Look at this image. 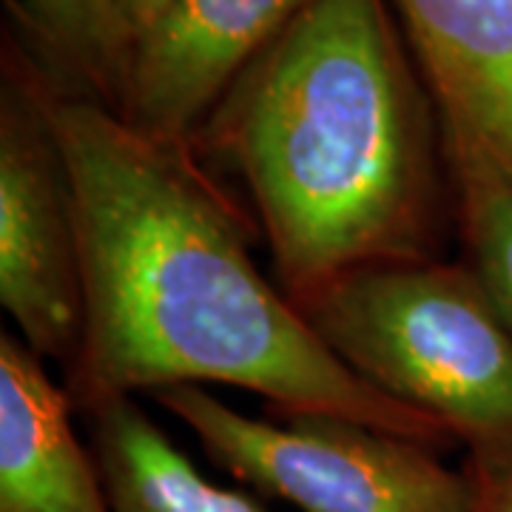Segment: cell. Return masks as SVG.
Instances as JSON below:
<instances>
[{"mask_svg":"<svg viewBox=\"0 0 512 512\" xmlns=\"http://www.w3.org/2000/svg\"><path fill=\"white\" fill-rule=\"evenodd\" d=\"M83 256V336L66 367L77 413L168 387L225 384L276 416L367 424L433 450L439 424L387 399L313 333L251 254V228L194 146L143 134L86 97H52Z\"/></svg>","mask_w":512,"mask_h":512,"instance_id":"1","label":"cell"},{"mask_svg":"<svg viewBox=\"0 0 512 512\" xmlns=\"http://www.w3.org/2000/svg\"><path fill=\"white\" fill-rule=\"evenodd\" d=\"M200 134L242 177L293 305L433 259L453 225L439 114L390 0H302Z\"/></svg>","mask_w":512,"mask_h":512,"instance_id":"2","label":"cell"},{"mask_svg":"<svg viewBox=\"0 0 512 512\" xmlns=\"http://www.w3.org/2000/svg\"><path fill=\"white\" fill-rule=\"evenodd\" d=\"M296 308L342 365L436 421L467 464L512 461V333L464 259L370 265Z\"/></svg>","mask_w":512,"mask_h":512,"instance_id":"3","label":"cell"},{"mask_svg":"<svg viewBox=\"0 0 512 512\" xmlns=\"http://www.w3.org/2000/svg\"><path fill=\"white\" fill-rule=\"evenodd\" d=\"M151 399L222 473L299 512H473L467 470L419 441L345 419H256L194 384Z\"/></svg>","mask_w":512,"mask_h":512,"instance_id":"4","label":"cell"},{"mask_svg":"<svg viewBox=\"0 0 512 512\" xmlns=\"http://www.w3.org/2000/svg\"><path fill=\"white\" fill-rule=\"evenodd\" d=\"M55 83L6 49L0 94V305L43 362L72 365L83 336V256Z\"/></svg>","mask_w":512,"mask_h":512,"instance_id":"5","label":"cell"},{"mask_svg":"<svg viewBox=\"0 0 512 512\" xmlns=\"http://www.w3.org/2000/svg\"><path fill=\"white\" fill-rule=\"evenodd\" d=\"M302 0H174L134 43L120 117L194 146L228 89Z\"/></svg>","mask_w":512,"mask_h":512,"instance_id":"6","label":"cell"},{"mask_svg":"<svg viewBox=\"0 0 512 512\" xmlns=\"http://www.w3.org/2000/svg\"><path fill=\"white\" fill-rule=\"evenodd\" d=\"M439 114L441 137L512 180V0H390Z\"/></svg>","mask_w":512,"mask_h":512,"instance_id":"7","label":"cell"},{"mask_svg":"<svg viewBox=\"0 0 512 512\" xmlns=\"http://www.w3.org/2000/svg\"><path fill=\"white\" fill-rule=\"evenodd\" d=\"M74 404L18 333H0V512H114Z\"/></svg>","mask_w":512,"mask_h":512,"instance_id":"8","label":"cell"},{"mask_svg":"<svg viewBox=\"0 0 512 512\" xmlns=\"http://www.w3.org/2000/svg\"><path fill=\"white\" fill-rule=\"evenodd\" d=\"M86 421L114 512H271L251 490L200 473L137 399L103 404Z\"/></svg>","mask_w":512,"mask_h":512,"instance_id":"9","label":"cell"},{"mask_svg":"<svg viewBox=\"0 0 512 512\" xmlns=\"http://www.w3.org/2000/svg\"><path fill=\"white\" fill-rule=\"evenodd\" d=\"M23 18L57 92L120 111L137 37L114 0H23Z\"/></svg>","mask_w":512,"mask_h":512,"instance_id":"10","label":"cell"},{"mask_svg":"<svg viewBox=\"0 0 512 512\" xmlns=\"http://www.w3.org/2000/svg\"><path fill=\"white\" fill-rule=\"evenodd\" d=\"M444 160L461 259L512 333V180L481 151L458 140H444Z\"/></svg>","mask_w":512,"mask_h":512,"instance_id":"11","label":"cell"},{"mask_svg":"<svg viewBox=\"0 0 512 512\" xmlns=\"http://www.w3.org/2000/svg\"><path fill=\"white\" fill-rule=\"evenodd\" d=\"M473 481V512H512V461L498 467H473L464 461Z\"/></svg>","mask_w":512,"mask_h":512,"instance_id":"12","label":"cell"},{"mask_svg":"<svg viewBox=\"0 0 512 512\" xmlns=\"http://www.w3.org/2000/svg\"><path fill=\"white\" fill-rule=\"evenodd\" d=\"M171 3L174 0H114V6L120 9V15L128 23V29L134 32V37L143 35Z\"/></svg>","mask_w":512,"mask_h":512,"instance_id":"13","label":"cell"}]
</instances>
